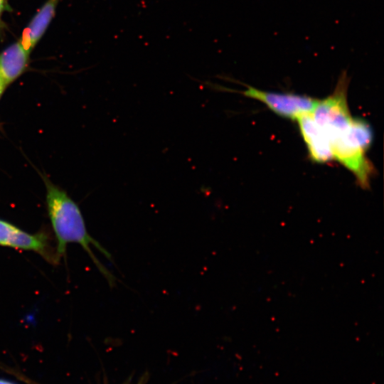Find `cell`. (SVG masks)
<instances>
[{"mask_svg":"<svg viewBox=\"0 0 384 384\" xmlns=\"http://www.w3.org/2000/svg\"><path fill=\"white\" fill-rule=\"evenodd\" d=\"M297 121L311 159L322 164L333 160L329 142L314 119L312 114L303 115Z\"/></svg>","mask_w":384,"mask_h":384,"instance_id":"obj_4","label":"cell"},{"mask_svg":"<svg viewBox=\"0 0 384 384\" xmlns=\"http://www.w3.org/2000/svg\"><path fill=\"white\" fill-rule=\"evenodd\" d=\"M241 91L243 95L263 103L275 114L290 119L312 114L319 100L294 93L267 92L251 86Z\"/></svg>","mask_w":384,"mask_h":384,"instance_id":"obj_3","label":"cell"},{"mask_svg":"<svg viewBox=\"0 0 384 384\" xmlns=\"http://www.w3.org/2000/svg\"><path fill=\"white\" fill-rule=\"evenodd\" d=\"M316 124L329 142L334 159L353 174L361 188H369L374 168L366 155L373 142L368 123L353 118L349 107H344L324 115Z\"/></svg>","mask_w":384,"mask_h":384,"instance_id":"obj_1","label":"cell"},{"mask_svg":"<svg viewBox=\"0 0 384 384\" xmlns=\"http://www.w3.org/2000/svg\"><path fill=\"white\" fill-rule=\"evenodd\" d=\"M6 86V85L5 84L4 81L3 80L2 78L0 75V97H1V95L3 94Z\"/></svg>","mask_w":384,"mask_h":384,"instance_id":"obj_7","label":"cell"},{"mask_svg":"<svg viewBox=\"0 0 384 384\" xmlns=\"http://www.w3.org/2000/svg\"><path fill=\"white\" fill-rule=\"evenodd\" d=\"M29 53L19 41L0 54V75L6 85L14 81L25 70Z\"/></svg>","mask_w":384,"mask_h":384,"instance_id":"obj_5","label":"cell"},{"mask_svg":"<svg viewBox=\"0 0 384 384\" xmlns=\"http://www.w3.org/2000/svg\"><path fill=\"white\" fill-rule=\"evenodd\" d=\"M6 0H0V16L4 9V6H6Z\"/></svg>","mask_w":384,"mask_h":384,"instance_id":"obj_8","label":"cell"},{"mask_svg":"<svg viewBox=\"0 0 384 384\" xmlns=\"http://www.w3.org/2000/svg\"><path fill=\"white\" fill-rule=\"evenodd\" d=\"M0 384H14V383L7 381V380H0Z\"/></svg>","mask_w":384,"mask_h":384,"instance_id":"obj_9","label":"cell"},{"mask_svg":"<svg viewBox=\"0 0 384 384\" xmlns=\"http://www.w3.org/2000/svg\"><path fill=\"white\" fill-rule=\"evenodd\" d=\"M46 185L48 212L55 235V252L58 260L65 255L68 243H78L89 255L110 287H115L117 279L97 260L90 245L95 246L108 260L112 261V255L90 235L78 206L64 191L49 181H46Z\"/></svg>","mask_w":384,"mask_h":384,"instance_id":"obj_2","label":"cell"},{"mask_svg":"<svg viewBox=\"0 0 384 384\" xmlns=\"http://www.w3.org/2000/svg\"><path fill=\"white\" fill-rule=\"evenodd\" d=\"M58 2V0H48L24 30L21 43L28 52L31 51L45 33L55 14Z\"/></svg>","mask_w":384,"mask_h":384,"instance_id":"obj_6","label":"cell"}]
</instances>
